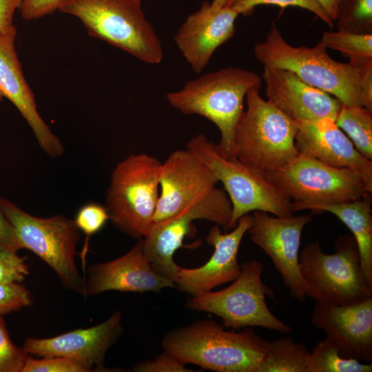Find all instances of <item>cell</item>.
Instances as JSON below:
<instances>
[{"label":"cell","mask_w":372,"mask_h":372,"mask_svg":"<svg viewBox=\"0 0 372 372\" xmlns=\"http://www.w3.org/2000/svg\"><path fill=\"white\" fill-rule=\"evenodd\" d=\"M263 265L251 260L241 265L238 278L229 287L192 296L186 307L214 314L222 320L224 327L239 329L259 327L282 333L291 328L270 311L266 296L274 298L273 290L262 281Z\"/></svg>","instance_id":"8fae6325"},{"label":"cell","mask_w":372,"mask_h":372,"mask_svg":"<svg viewBox=\"0 0 372 372\" xmlns=\"http://www.w3.org/2000/svg\"><path fill=\"white\" fill-rule=\"evenodd\" d=\"M28 355L11 340L0 315V372H21Z\"/></svg>","instance_id":"4dcf8cb0"},{"label":"cell","mask_w":372,"mask_h":372,"mask_svg":"<svg viewBox=\"0 0 372 372\" xmlns=\"http://www.w3.org/2000/svg\"><path fill=\"white\" fill-rule=\"evenodd\" d=\"M254 54L264 66L289 70L343 104L362 106L360 67L333 60L319 42L312 48L291 45L273 24L265 40L255 45Z\"/></svg>","instance_id":"3957f363"},{"label":"cell","mask_w":372,"mask_h":372,"mask_svg":"<svg viewBox=\"0 0 372 372\" xmlns=\"http://www.w3.org/2000/svg\"><path fill=\"white\" fill-rule=\"evenodd\" d=\"M245 97L247 110L235 130L234 157L264 174L282 167L298 155L296 121L263 99L258 87Z\"/></svg>","instance_id":"5b68a950"},{"label":"cell","mask_w":372,"mask_h":372,"mask_svg":"<svg viewBox=\"0 0 372 372\" xmlns=\"http://www.w3.org/2000/svg\"><path fill=\"white\" fill-rule=\"evenodd\" d=\"M265 176L291 200L293 212L359 200L371 193L355 171L299 154Z\"/></svg>","instance_id":"30bf717a"},{"label":"cell","mask_w":372,"mask_h":372,"mask_svg":"<svg viewBox=\"0 0 372 372\" xmlns=\"http://www.w3.org/2000/svg\"><path fill=\"white\" fill-rule=\"evenodd\" d=\"M262 211H254L253 223L248 232L251 240L271 259L281 276L290 296L299 301L306 296L299 269L300 237L309 215L271 216Z\"/></svg>","instance_id":"4fadbf2b"},{"label":"cell","mask_w":372,"mask_h":372,"mask_svg":"<svg viewBox=\"0 0 372 372\" xmlns=\"http://www.w3.org/2000/svg\"><path fill=\"white\" fill-rule=\"evenodd\" d=\"M161 165L152 156L133 154L112 172L105 207L113 225L132 238H144L154 222Z\"/></svg>","instance_id":"9c48e42d"},{"label":"cell","mask_w":372,"mask_h":372,"mask_svg":"<svg viewBox=\"0 0 372 372\" xmlns=\"http://www.w3.org/2000/svg\"><path fill=\"white\" fill-rule=\"evenodd\" d=\"M31 293L21 282L0 283V315L32 304Z\"/></svg>","instance_id":"836d02e7"},{"label":"cell","mask_w":372,"mask_h":372,"mask_svg":"<svg viewBox=\"0 0 372 372\" xmlns=\"http://www.w3.org/2000/svg\"><path fill=\"white\" fill-rule=\"evenodd\" d=\"M218 182L210 169L189 150L173 152L161 165V193L154 222L177 215L207 196Z\"/></svg>","instance_id":"9a60e30c"},{"label":"cell","mask_w":372,"mask_h":372,"mask_svg":"<svg viewBox=\"0 0 372 372\" xmlns=\"http://www.w3.org/2000/svg\"><path fill=\"white\" fill-rule=\"evenodd\" d=\"M371 193L350 202L313 207V211H329L335 215L351 230L357 242L365 280L372 289Z\"/></svg>","instance_id":"603a6c76"},{"label":"cell","mask_w":372,"mask_h":372,"mask_svg":"<svg viewBox=\"0 0 372 372\" xmlns=\"http://www.w3.org/2000/svg\"><path fill=\"white\" fill-rule=\"evenodd\" d=\"M0 208L13 228L19 249L37 255L54 271L65 288L86 298L85 278L74 259L80 230L74 220L60 214L34 216L1 197Z\"/></svg>","instance_id":"ba28073f"},{"label":"cell","mask_w":372,"mask_h":372,"mask_svg":"<svg viewBox=\"0 0 372 372\" xmlns=\"http://www.w3.org/2000/svg\"><path fill=\"white\" fill-rule=\"evenodd\" d=\"M276 5L281 8L297 6L306 9L319 17L330 28H333L334 22L328 17L322 7L314 0H237L231 8L238 14L250 15L259 5Z\"/></svg>","instance_id":"f546056e"},{"label":"cell","mask_w":372,"mask_h":372,"mask_svg":"<svg viewBox=\"0 0 372 372\" xmlns=\"http://www.w3.org/2000/svg\"><path fill=\"white\" fill-rule=\"evenodd\" d=\"M0 246L19 249L17 240L12 227L3 214L0 208Z\"/></svg>","instance_id":"f35d334b"},{"label":"cell","mask_w":372,"mask_h":372,"mask_svg":"<svg viewBox=\"0 0 372 372\" xmlns=\"http://www.w3.org/2000/svg\"><path fill=\"white\" fill-rule=\"evenodd\" d=\"M335 21L337 30L372 33V0H340Z\"/></svg>","instance_id":"83f0119b"},{"label":"cell","mask_w":372,"mask_h":372,"mask_svg":"<svg viewBox=\"0 0 372 372\" xmlns=\"http://www.w3.org/2000/svg\"><path fill=\"white\" fill-rule=\"evenodd\" d=\"M319 43L327 49L340 52L353 64L372 60V33L324 32Z\"/></svg>","instance_id":"4316f807"},{"label":"cell","mask_w":372,"mask_h":372,"mask_svg":"<svg viewBox=\"0 0 372 372\" xmlns=\"http://www.w3.org/2000/svg\"><path fill=\"white\" fill-rule=\"evenodd\" d=\"M187 149L202 161L220 181L231 203L230 229L238 219L251 211H262L278 217L293 215L291 200L269 182L265 174L240 161L225 158L217 144L204 134L189 140Z\"/></svg>","instance_id":"52a82bcc"},{"label":"cell","mask_w":372,"mask_h":372,"mask_svg":"<svg viewBox=\"0 0 372 372\" xmlns=\"http://www.w3.org/2000/svg\"><path fill=\"white\" fill-rule=\"evenodd\" d=\"M80 362L65 357L36 359L28 356L21 372H90Z\"/></svg>","instance_id":"d6a6232c"},{"label":"cell","mask_w":372,"mask_h":372,"mask_svg":"<svg viewBox=\"0 0 372 372\" xmlns=\"http://www.w3.org/2000/svg\"><path fill=\"white\" fill-rule=\"evenodd\" d=\"M237 0H212L211 6L216 8H231Z\"/></svg>","instance_id":"60d3db41"},{"label":"cell","mask_w":372,"mask_h":372,"mask_svg":"<svg viewBox=\"0 0 372 372\" xmlns=\"http://www.w3.org/2000/svg\"><path fill=\"white\" fill-rule=\"evenodd\" d=\"M295 145L299 154L311 157L335 167L357 172L372 192V161L362 156L335 121L323 118L296 121Z\"/></svg>","instance_id":"d6986e66"},{"label":"cell","mask_w":372,"mask_h":372,"mask_svg":"<svg viewBox=\"0 0 372 372\" xmlns=\"http://www.w3.org/2000/svg\"><path fill=\"white\" fill-rule=\"evenodd\" d=\"M372 363H362L355 359L342 358L336 344L326 338L320 341L309 353L307 372H371Z\"/></svg>","instance_id":"484cf974"},{"label":"cell","mask_w":372,"mask_h":372,"mask_svg":"<svg viewBox=\"0 0 372 372\" xmlns=\"http://www.w3.org/2000/svg\"><path fill=\"white\" fill-rule=\"evenodd\" d=\"M268 340L247 327L225 330L213 320H199L166 333L164 351L185 364L216 372H256Z\"/></svg>","instance_id":"6da1fadb"},{"label":"cell","mask_w":372,"mask_h":372,"mask_svg":"<svg viewBox=\"0 0 372 372\" xmlns=\"http://www.w3.org/2000/svg\"><path fill=\"white\" fill-rule=\"evenodd\" d=\"M26 257H21L17 250L0 246V283L21 282L29 274Z\"/></svg>","instance_id":"1f68e13d"},{"label":"cell","mask_w":372,"mask_h":372,"mask_svg":"<svg viewBox=\"0 0 372 372\" xmlns=\"http://www.w3.org/2000/svg\"><path fill=\"white\" fill-rule=\"evenodd\" d=\"M62 0H23L19 8L25 21L39 19L58 10Z\"/></svg>","instance_id":"d590c367"},{"label":"cell","mask_w":372,"mask_h":372,"mask_svg":"<svg viewBox=\"0 0 372 372\" xmlns=\"http://www.w3.org/2000/svg\"><path fill=\"white\" fill-rule=\"evenodd\" d=\"M132 371L136 372H193L174 355L164 351L154 360H147L135 364Z\"/></svg>","instance_id":"e575fe53"},{"label":"cell","mask_w":372,"mask_h":372,"mask_svg":"<svg viewBox=\"0 0 372 372\" xmlns=\"http://www.w3.org/2000/svg\"><path fill=\"white\" fill-rule=\"evenodd\" d=\"M231 203L225 191L215 187L207 196L170 218L154 222L143 238V251L153 269L176 283L180 267L174 261L175 251L192 231L193 222L204 219L230 229Z\"/></svg>","instance_id":"7c38bea8"},{"label":"cell","mask_w":372,"mask_h":372,"mask_svg":"<svg viewBox=\"0 0 372 372\" xmlns=\"http://www.w3.org/2000/svg\"><path fill=\"white\" fill-rule=\"evenodd\" d=\"M238 15L232 8H216L204 1L187 17L174 40L193 71L200 73L216 50L234 35Z\"/></svg>","instance_id":"ffe728a7"},{"label":"cell","mask_w":372,"mask_h":372,"mask_svg":"<svg viewBox=\"0 0 372 372\" xmlns=\"http://www.w3.org/2000/svg\"><path fill=\"white\" fill-rule=\"evenodd\" d=\"M324 10L328 17L334 22L338 16L340 0H314Z\"/></svg>","instance_id":"ab89813d"},{"label":"cell","mask_w":372,"mask_h":372,"mask_svg":"<svg viewBox=\"0 0 372 372\" xmlns=\"http://www.w3.org/2000/svg\"><path fill=\"white\" fill-rule=\"evenodd\" d=\"M310 352L291 337L268 341L256 372H307Z\"/></svg>","instance_id":"cb8c5ba5"},{"label":"cell","mask_w":372,"mask_h":372,"mask_svg":"<svg viewBox=\"0 0 372 372\" xmlns=\"http://www.w3.org/2000/svg\"><path fill=\"white\" fill-rule=\"evenodd\" d=\"M335 122L347 134L355 149L372 161V110L341 103Z\"/></svg>","instance_id":"d4e9b609"},{"label":"cell","mask_w":372,"mask_h":372,"mask_svg":"<svg viewBox=\"0 0 372 372\" xmlns=\"http://www.w3.org/2000/svg\"><path fill=\"white\" fill-rule=\"evenodd\" d=\"M23 0H0V33L9 32L15 25L14 15Z\"/></svg>","instance_id":"74e56055"},{"label":"cell","mask_w":372,"mask_h":372,"mask_svg":"<svg viewBox=\"0 0 372 372\" xmlns=\"http://www.w3.org/2000/svg\"><path fill=\"white\" fill-rule=\"evenodd\" d=\"M355 65L361 71L362 106L372 110V60Z\"/></svg>","instance_id":"8d00e7d4"},{"label":"cell","mask_w":372,"mask_h":372,"mask_svg":"<svg viewBox=\"0 0 372 372\" xmlns=\"http://www.w3.org/2000/svg\"><path fill=\"white\" fill-rule=\"evenodd\" d=\"M165 288H176V285L153 269L143 251V238L123 256L91 265L85 282V295L96 296L111 290L158 293Z\"/></svg>","instance_id":"44dd1931"},{"label":"cell","mask_w":372,"mask_h":372,"mask_svg":"<svg viewBox=\"0 0 372 372\" xmlns=\"http://www.w3.org/2000/svg\"><path fill=\"white\" fill-rule=\"evenodd\" d=\"M17 33L16 26L7 33H0V103L3 98L8 99L29 125L40 147L56 158L63 154L64 147L37 110L16 51Z\"/></svg>","instance_id":"ac0fdd59"},{"label":"cell","mask_w":372,"mask_h":372,"mask_svg":"<svg viewBox=\"0 0 372 372\" xmlns=\"http://www.w3.org/2000/svg\"><path fill=\"white\" fill-rule=\"evenodd\" d=\"M260 76L239 68H225L189 81L182 89L166 95L169 103L184 114H198L214 123L220 132L219 154L234 158L237 123L244 111L247 92L260 88Z\"/></svg>","instance_id":"7a4b0ae2"},{"label":"cell","mask_w":372,"mask_h":372,"mask_svg":"<svg viewBox=\"0 0 372 372\" xmlns=\"http://www.w3.org/2000/svg\"><path fill=\"white\" fill-rule=\"evenodd\" d=\"M311 322L336 344L342 358L372 363V297L348 305L316 301Z\"/></svg>","instance_id":"e0dca14e"},{"label":"cell","mask_w":372,"mask_h":372,"mask_svg":"<svg viewBox=\"0 0 372 372\" xmlns=\"http://www.w3.org/2000/svg\"><path fill=\"white\" fill-rule=\"evenodd\" d=\"M252 223V215L247 214L238 219L236 226L229 233L223 234L219 225L213 226L205 237L207 244L214 247L212 256L201 267L192 269L180 267L176 288L196 296L235 280L241 271V265L238 262V249Z\"/></svg>","instance_id":"2e32d148"},{"label":"cell","mask_w":372,"mask_h":372,"mask_svg":"<svg viewBox=\"0 0 372 372\" xmlns=\"http://www.w3.org/2000/svg\"><path fill=\"white\" fill-rule=\"evenodd\" d=\"M123 331L122 314L116 311L104 322L87 329H75L48 338L29 337L22 348L28 355L76 360L90 371H112L104 366L105 354Z\"/></svg>","instance_id":"5bb4252c"},{"label":"cell","mask_w":372,"mask_h":372,"mask_svg":"<svg viewBox=\"0 0 372 372\" xmlns=\"http://www.w3.org/2000/svg\"><path fill=\"white\" fill-rule=\"evenodd\" d=\"M335 251L324 254L318 241L307 244L299 254V269L306 297L335 305H348L372 297L362 269L353 236L342 235Z\"/></svg>","instance_id":"8992f818"},{"label":"cell","mask_w":372,"mask_h":372,"mask_svg":"<svg viewBox=\"0 0 372 372\" xmlns=\"http://www.w3.org/2000/svg\"><path fill=\"white\" fill-rule=\"evenodd\" d=\"M58 10L78 18L87 33L147 63L158 64L163 50L142 0H62Z\"/></svg>","instance_id":"277c9868"},{"label":"cell","mask_w":372,"mask_h":372,"mask_svg":"<svg viewBox=\"0 0 372 372\" xmlns=\"http://www.w3.org/2000/svg\"><path fill=\"white\" fill-rule=\"evenodd\" d=\"M262 78L267 100L294 121L335 120L342 103L295 73L264 66Z\"/></svg>","instance_id":"7402d4cb"},{"label":"cell","mask_w":372,"mask_h":372,"mask_svg":"<svg viewBox=\"0 0 372 372\" xmlns=\"http://www.w3.org/2000/svg\"><path fill=\"white\" fill-rule=\"evenodd\" d=\"M110 220L105 207L95 203H89L82 206L76 212L74 221L80 231L85 234L86 238L81 256L85 269V257L90 236L99 232Z\"/></svg>","instance_id":"f1b7e54d"}]
</instances>
